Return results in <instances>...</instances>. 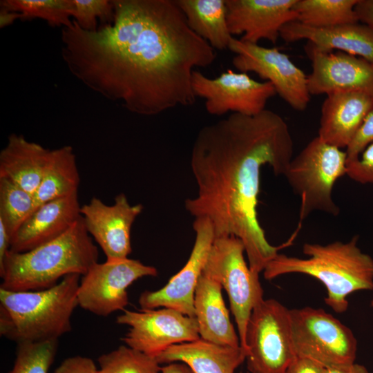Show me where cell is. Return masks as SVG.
<instances>
[{
    "label": "cell",
    "mask_w": 373,
    "mask_h": 373,
    "mask_svg": "<svg viewBox=\"0 0 373 373\" xmlns=\"http://www.w3.org/2000/svg\"><path fill=\"white\" fill-rule=\"evenodd\" d=\"M111 23L96 31L63 28L71 74L128 111L152 116L196 100L191 79L216 53L194 32L176 0H113Z\"/></svg>",
    "instance_id": "cell-1"
},
{
    "label": "cell",
    "mask_w": 373,
    "mask_h": 373,
    "mask_svg": "<svg viewBox=\"0 0 373 373\" xmlns=\"http://www.w3.org/2000/svg\"><path fill=\"white\" fill-rule=\"evenodd\" d=\"M293 152L288 125L267 109L256 115L231 113L207 124L193 144L190 164L198 192L186 200V210L208 219L216 238H238L258 274L279 249L268 242L258 220L260 170L267 164L284 175Z\"/></svg>",
    "instance_id": "cell-2"
},
{
    "label": "cell",
    "mask_w": 373,
    "mask_h": 373,
    "mask_svg": "<svg viewBox=\"0 0 373 373\" xmlns=\"http://www.w3.org/2000/svg\"><path fill=\"white\" fill-rule=\"evenodd\" d=\"M358 237L327 245L305 243L307 258L278 254L265 267V279L303 274L321 281L326 288L325 303L335 312L348 308L347 296L357 291L373 290V258L357 245Z\"/></svg>",
    "instance_id": "cell-3"
},
{
    "label": "cell",
    "mask_w": 373,
    "mask_h": 373,
    "mask_svg": "<svg viewBox=\"0 0 373 373\" xmlns=\"http://www.w3.org/2000/svg\"><path fill=\"white\" fill-rule=\"evenodd\" d=\"M98 257L97 247L81 216L50 242L24 252L9 251L0 265L1 287L13 291L48 289L67 275H84Z\"/></svg>",
    "instance_id": "cell-4"
},
{
    "label": "cell",
    "mask_w": 373,
    "mask_h": 373,
    "mask_svg": "<svg viewBox=\"0 0 373 373\" xmlns=\"http://www.w3.org/2000/svg\"><path fill=\"white\" fill-rule=\"evenodd\" d=\"M80 275L69 274L55 286L13 291L0 287V334L17 344L57 339L71 330L78 305Z\"/></svg>",
    "instance_id": "cell-5"
},
{
    "label": "cell",
    "mask_w": 373,
    "mask_h": 373,
    "mask_svg": "<svg viewBox=\"0 0 373 373\" xmlns=\"http://www.w3.org/2000/svg\"><path fill=\"white\" fill-rule=\"evenodd\" d=\"M346 167L345 151L318 136L292 158L284 176L300 198V220L314 211L333 216L339 213L332 190L336 180L346 175Z\"/></svg>",
    "instance_id": "cell-6"
},
{
    "label": "cell",
    "mask_w": 373,
    "mask_h": 373,
    "mask_svg": "<svg viewBox=\"0 0 373 373\" xmlns=\"http://www.w3.org/2000/svg\"><path fill=\"white\" fill-rule=\"evenodd\" d=\"M245 247L237 237L215 238L202 274L227 291L236 323L240 347L246 352V329L251 314L265 298L259 274L251 270L244 256Z\"/></svg>",
    "instance_id": "cell-7"
},
{
    "label": "cell",
    "mask_w": 373,
    "mask_h": 373,
    "mask_svg": "<svg viewBox=\"0 0 373 373\" xmlns=\"http://www.w3.org/2000/svg\"><path fill=\"white\" fill-rule=\"evenodd\" d=\"M293 346L296 356L307 357L325 367L355 363L357 341L352 331L321 308L289 309Z\"/></svg>",
    "instance_id": "cell-8"
},
{
    "label": "cell",
    "mask_w": 373,
    "mask_h": 373,
    "mask_svg": "<svg viewBox=\"0 0 373 373\" xmlns=\"http://www.w3.org/2000/svg\"><path fill=\"white\" fill-rule=\"evenodd\" d=\"M245 341L249 373H286L296 357L289 309L275 299H264L251 314Z\"/></svg>",
    "instance_id": "cell-9"
},
{
    "label": "cell",
    "mask_w": 373,
    "mask_h": 373,
    "mask_svg": "<svg viewBox=\"0 0 373 373\" xmlns=\"http://www.w3.org/2000/svg\"><path fill=\"white\" fill-rule=\"evenodd\" d=\"M236 54L233 66L242 73L253 72L270 82L292 108L303 111L310 102L307 75L278 48H266L233 37L229 48Z\"/></svg>",
    "instance_id": "cell-10"
},
{
    "label": "cell",
    "mask_w": 373,
    "mask_h": 373,
    "mask_svg": "<svg viewBox=\"0 0 373 373\" xmlns=\"http://www.w3.org/2000/svg\"><path fill=\"white\" fill-rule=\"evenodd\" d=\"M157 275L155 267L129 258L97 262L80 278L78 305L100 316L123 311L128 303V287L140 278Z\"/></svg>",
    "instance_id": "cell-11"
},
{
    "label": "cell",
    "mask_w": 373,
    "mask_h": 373,
    "mask_svg": "<svg viewBox=\"0 0 373 373\" xmlns=\"http://www.w3.org/2000/svg\"><path fill=\"white\" fill-rule=\"evenodd\" d=\"M191 84L196 97L205 100L207 112L217 116L228 112L256 115L266 109L268 100L276 94L270 82H258L246 73L231 70L215 78L195 70Z\"/></svg>",
    "instance_id": "cell-12"
},
{
    "label": "cell",
    "mask_w": 373,
    "mask_h": 373,
    "mask_svg": "<svg viewBox=\"0 0 373 373\" xmlns=\"http://www.w3.org/2000/svg\"><path fill=\"white\" fill-rule=\"evenodd\" d=\"M116 321L129 327L122 338L126 345L153 356L171 345L200 338L195 318L171 308L124 309Z\"/></svg>",
    "instance_id": "cell-13"
},
{
    "label": "cell",
    "mask_w": 373,
    "mask_h": 373,
    "mask_svg": "<svg viewBox=\"0 0 373 373\" xmlns=\"http://www.w3.org/2000/svg\"><path fill=\"white\" fill-rule=\"evenodd\" d=\"M193 228L195 242L186 263L162 288L141 294L138 302L142 309L167 307L195 318V290L216 237L205 218H195Z\"/></svg>",
    "instance_id": "cell-14"
},
{
    "label": "cell",
    "mask_w": 373,
    "mask_h": 373,
    "mask_svg": "<svg viewBox=\"0 0 373 373\" xmlns=\"http://www.w3.org/2000/svg\"><path fill=\"white\" fill-rule=\"evenodd\" d=\"M305 51L312 63L307 75L310 95L358 92L373 97V62L341 51H327L309 42Z\"/></svg>",
    "instance_id": "cell-15"
},
{
    "label": "cell",
    "mask_w": 373,
    "mask_h": 373,
    "mask_svg": "<svg viewBox=\"0 0 373 373\" xmlns=\"http://www.w3.org/2000/svg\"><path fill=\"white\" fill-rule=\"evenodd\" d=\"M142 210V204L132 205L125 194L119 193L111 205L93 197L81 206L80 213L86 231L106 260H115L128 258L131 253V228Z\"/></svg>",
    "instance_id": "cell-16"
},
{
    "label": "cell",
    "mask_w": 373,
    "mask_h": 373,
    "mask_svg": "<svg viewBox=\"0 0 373 373\" xmlns=\"http://www.w3.org/2000/svg\"><path fill=\"white\" fill-rule=\"evenodd\" d=\"M296 0H226L229 32L242 35L240 40L258 44L267 39L276 44L282 28L297 21Z\"/></svg>",
    "instance_id": "cell-17"
},
{
    "label": "cell",
    "mask_w": 373,
    "mask_h": 373,
    "mask_svg": "<svg viewBox=\"0 0 373 373\" xmlns=\"http://www.w3.org/2000/svg\"><path fill=\"white\" fill-rule=\"evenodd\" d=\"M77 193L39 206L13 235L10 251L24 252L66 232L80 218Z\"/></svg>",
    "instance_id": "cell-18"
},
{
    "label": "cell",
    "mask_w": 373,
    "mask_h": 373,
    "mask_svg": "<svg viewBox=\"0 0 373 373\" xmlns=\"http://www.w3.org/2000/svg\"><path fill=\"white\" fill-rule=\"evenodd\" d=\"M373 108V97L358 92L327 95L321 111L318 137L337 148H347Z\"/></svg>",
    "instance_id": "cell-19"
},
{
    "label": "cell",
    "mask_w": 373,
    "mask_h": 373,
    "mask_svg": "<svg viewBox=\"0 0 373 373\" xmlns=\"http://www.w3.org/2000/svg\"><path fill=\"white\" fill-rule=\"evenodd\" d=\"M280 37L288 43L305 39L320 50H336L373 62V32L361 22L314 28L294 21L282 28Z\"/></svg>",
    "instance_id": "cell-20"
},
{
    "label": "cell",
    "mask_w": 373,
    "mask_h": 373,
    "mask_svg": "<svg viewBox=\"0 0 373 373\" xmlns=\"http://www.w3.org/2000/svg\"><path fill=\"white\" fill-rule=\"evenodd\" d=\"M222 289L220 283L202 273L194 294L199 336L207 342L238 347L240 338L230 321Z\"/></svg>",
    "instance_id": "cell-21"
},
{
    "label": "cell",
    "mask_w": 373,
    "mask_h": 373,
    "mask_svg": "<svg viewBox=\"0 0 373 373\" xmlns=\"http://www.w3.org/2000/svg\"><path fill=\"white\" fill-rule=\"evenodd\" d=\"M246 356L240 346L220 345L200 338L171 345L155 357L160 364L182 362L193 373H234Z\"/></svg>",
    "instance_id": "cell-22"
},
{
    "label": "cell",
    "mask_w": 373,
    "mask_h": 373,
    "mask_svg": "<svg viewBox=\"0 0 373 373\" xmlns=\"http://www.w3.org/2000/svg\"><path fill=\"white\" fill-rule=\"evenodd\" d=\"M50 150L12 133L0 152V178L34 194L41 180Z\"/></svg>",
    "instance_id": "cell-23"
},
{
    "label": "cell",
    "mask_w": 373,
    "mask_h": 373,
    "mask_svg": "<svg viewBox=\"0 0 373 373\" xmlns=\"http://www.w3.org/2000/svg\"><path fill=\"white\" fill-rule=\"evenodd\" d=\"M191 29L216 50L229 48L231 38L226 0H176Z\"/></svg>",
    "instance_id": "cell-24"
},
{
    "label": "cell",
    "mask_w": 373,
    "mask_h": 373,
    "mask_svg": "<svg viewBox=\"0 0 373 373\" xmlns=\"http://www.w3.org/2000/svg\"><path fill=\"white\" fill-rule=\"evenodd\" d=\"M79 182L80 176L73 147L66 145L50 150L41 180L34 193L37 207L77 193Z\"/></svg>",
    "instance_id": "cell-25"
},
{
    "label": "cell",
    "mask_w": 373,
    "mask_h": 373,
    "mask_svg": "<svg viewBox=\"0 0 373 373\" xmlns=\"http://www.w3.org/2000/svg\"><path fill=\"white\" fill-rule=\"evenodd\" d=\"M359 0H296L297 21L314 28L359 22L355 7Z\"/></svg>",
    "instance_id": "cell-26"
},
{
    "label": "cell",
    "mask_w": 373,
    "mask_h": 373,
    "mask_svg": "<svg viewBox=\"0 0 373 373\" xmlns=\"http://www.w3.org/2000/svg\"><path fill=\"white\" fill-rule=\"evenodd\" d=\"M0 6L19 13L23 21L40 19L51 27L73 25V0H1Z\"/></svg>",
    "instance_id": "cell-27"
},
{
    "label": "cell",
    "mask_w": 373,
    "mask_h": 373,
    "mask_svg": "<svg viewBox=\"0 0 373 373\" xmlns=\"http://www.w3.org/2000/svg\"><path fill=\"white\" fill-rule=\"evenodd\" d=\"M37 207L33 193L0 178V221L11 238Z\"/></svg>",
    "instance_id": "cell-28"
},
{
    "label": "cell",
    "mask_w": 373,
    "mask_h": 373,
    "mask_svg": "<svg viewBox=\"0 0 373 373\" xmlns=\"http://www.w3.org/2000/svg\"><path fill=\"white\" fill-rule=\"evenodd\" d=\"M98 363L99 373H161L162 368L155 356L127 345L101 355Z\"/></svg>",
    "instance_id": "cell-29"
},
{
    "label": "cell",
    "mask_w": 373,
    "mask_h": 373,
    "mask_svg": "<svg viewBox=\"0 0 373 373\" xmlns=\"http://www.w3.org/2000/svg\"><path fill=\"white\" fill-rule=\"evenodd\" d=\"M57 348V339L18 343L14 365L8 373H48Z\"/></svg>",
    "instance_id": "cell-30"
},
{
    "label": "cell",
    "mask_w": 373,
    "mask_h": 373,
    "mask_svg": "<svg viewBox=\"0 0 373 373\" xmlns=\"http://www.w3.org/2000/svg\"><path fill=\"white\" fill-rule=\"evenodd\" d=\"M73 21L83 30L94 32L97 30V20L111 23L114 17L112 1L73 0Z\"/></svg>",
    "instance_id": "cell-31"
},
{
    "label": "cell",
    "mask_w": 373,
    "mask_h": 373,
    "mask_svg": "<svg viewBox=\"0 0 373 373\" xmlns=\"http://www.w3.org/2000/svg\"><path fill=\"white\" fill-rule=\"evenodd\" d=\"M346 175L356 182L373 184V142L356 159L347 162Z\"/></svg>",
    "instance_id": "cell-32"
},
{
    "label": "cell",
    "mask_w": 373,
    "mask_h": 373,
    "mask_svg": "<svg viewBox=\"0 0 373 373\" xmlns=\"http://www.w3.org/2000/svg\"><path fill=\"white\" fill-rule=\"evenodd\" d=\"M373 142V108L365 117L353 139L346 148L347 162L356 159Z\"/></svg>",
    "instance_id": "cell-33"
},
{
    "label": "cell",
    "mask_w": 373,
    "mask_h": 373,
    "mask_svg": "<svg viewBox=\"0 0 373 373\" xmlns=\"http://www.w3.org/2000/svg\"><path fill=\"white\" fill-rule=\"evenodd\" d=\"M54 373H99V372L91 358L75 356L63 361Z\"/></svg>",
    "instance_id": "cell-34"
},
{
    "label": "cell",
    "mask_w": 373,
    "mask_h": 373,
    "mask_svg": "<svg viewBox=\"0 0 373 373\" xmlns=\"http://www.w3.org/2000/svg\"><path fill=\"white\" fill-rule=\"evenodd\" d=\"M325 366L307 357L296 356L286 373H325Z\"/></svg>",
    "instance_id": "cell-35"
},
{
    "label": "cell",
    "mask_w": 373,
    "mask_h": 373,
    "mask_svg": "<svg viewBox=\"0 0 373 373\" xmlns=\"http://www.w3.org/2000/svg\"><path fill=\"white\" fill-rule=\"evenodd\" d=\"M355 11L358 21L366 25L373 32V0H359Z\"/></svg>",
    "instance_id": "cell-36"
},
{
    "label": "cell",
    "mask_w": 373,
    "mask_h": 373,
    "mask_svg": "<svg viewBox=\"0 0 373 373\" xmlns=\"http://www.w3.org/2000/svg\"><path fill=\"white\" fill-rule=\"evenodd\" d=\"M11 236L3 223L0 221V265L3 263L6 256L10 249Z\"/></svg>",
    "instance_id": "cell-37"
},
{
    "label": "cell",
    "mask_w": 373,
    "mask_h": 373,
    "mask_svg": "<svg viewBox=\"0 0 373 373\" xmlns=\"http://www.w3.org/2000/svg\"><path fill=\"white\" fill-rule=\"evenodd\" d=\"M325 373H370L367 368L360 364L353 363L339 367H326Z\"/></svg>",
    "instance_id": "cell-38"
},
{
    "label": "cell",
    "mask_w": 373,
    "mask_h": 373,
    "mask_svg": "<svg viewBox=\"0 0 373 373\" xmlns=\"http://www.w3.org/2000/svg\"><path fill=\"white\" fill-rule=\"evenodd\" d=\"M161 373H193L191 369L182 362L165 364L161 368Z\"/></svg>",
    "instance_id": "cell-39"
},
{
    "label": "cell",
    "mask_w": 373,
    "mask_h": 373,
    "mask_svg": "<svg viewBox=\"0 0 373 373\" xmlns=\"http://www.w3.org/2000/svg\"><path fill=\"white\" fill-rule=\"evenodd\" d=\"M21 19L19 13L9 11L3 8L0 10V28H3L12 25L15 21Z\"/></svg>",
    "instance_id": "cell-40"
},
{
    "label": "cell",
    "mask_w": 373,
    "mask_h": 373,
    "mask_svg": "<svg viewBox=\"0 0 373 373\" xmlns=\"http://www.w3.org/2000/svg\"><path fill=\"white\" fill-rule=\"evenodd\" d=\"M370 304H371V306L373 307V297H372V299L371 300Z\"/></svg>",
    "instance_id": "cell-41"
}]
</instances>
